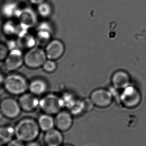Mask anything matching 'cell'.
Instances as JSON below:
<instances>
[{"instance_id": "obj_12", "label": "cell", "mask_w": 146, "mask_h": 146, "mask_svg": "<svg viewBox=\"0 0 146 146\" xmlns=\"http://www.w3.org/2000/svg\"><path fill=\"white\" fill-rule=\"evenodd\" d=\"M16 18L23 29L28 30L36 22V16L34 11L30 9H20Z\"/></svg>"}, {"instance_id": "obj_27", "label": "cell", "mask_w": 146, "mask_h": 146, "mask_svg": "<svg viewBox=\"0 0 146 146\" xmlns=\"http://www.w3.org/2000/svg\"><path fill=\"white\" fill-rule=\"evenodd\" d=\"M29 1H30V2L32 4L38 5L39 4H41L42 3L45 2L46 0H29Z\"/></svg>"}, {"instance_id": "obj_7", "label": "cell", "mask_w": 146, "mask_h": 146, "mask_svg": "<svg viewBox=\"0 0 146 146\" xmlns=\"http://www.w3.org/2000/svg\"><path fill=\"white\" fill-rule=\"evenodd\" d=\"M3 62L6 71H16L24 64V55L20 48H16L10 50Z\"/></svg>"}, {"instance_id": "obj_31", "label": "cell", "mask_w": 146, "mask_h": 146, "mask_svg": "<svg viewBox=\"0 0 146 146\" xmlns=\"http://www.w3.org/2000/svg\"><path fill=\"white\" fill-rule=\"evenodd\" d=\"M1 101H2V100H1V99L0 98V105H1Z\"/></svg>"}, {"instance_id": "obj_14", "label": "cell", "mask_w": 146, "mask_h": 146, "mask_svg": "<svg viewBox=\"0 0 146 146\" xmlns=\"http://www.w3.org/2000/svg\"><path fill=\"white\" fill-rule=\"evenodd\" d=\"M21 27L19 22L13 19L6 20L2 25V31L4 35L9 37H18L21 32L25 31Z\"/></svg>"}, {"instance_id": "obj_22", "label": "cell", "mask_w": 146, "mask_h": 146, "mask_svg": "<svg viewBox=\"0 0 146 146\" xmlns=\"http://www.w3.org/2000/svg\"><path fill=\"white\" fill-rule=\"evenodd\" d=\"M38 14L43 18H48L52 13V8L48 3L43 2L38 5Z\"/></svg>"}, {"instance_id": "obj_32", "label": "cell", "mask_w": 146, "mask_h": 146, "mask_svg": "<svg viewBox=\"0 0 146 146\" xmlns=\"http://www.w3.org/2000/svg\"><path fill=\"white\" fill-rule=\"evenodd\" d=\"M0 146H2V145H0Z\"/></svg>"}, {"instance_id": "obj_10", "label": "cell", "mask_w": 146, "mask_h": 146, "mask_svg": "<svg viewBox=\"0 0 146 146\" xmlns=\"http://www.w3.org/2000/svg\"><path fill=\"white\" fill-rule=\"evenodd\" d=\"M72 115L67 111L61 110L54 118L55 127L61 132L69 130L73 125Z\"/></svg>"}, {"instance_id": "obj_3", "label": "cell", "mask_w": 146, "mask_h": 146, "mask_svg": "<svg viewBox=\"0 0 146 146\" xmlns=\"http://www.w3.org/2000/svg\"><path fill=\"white\" fill-rule=\"evenodd\" d=\"M46 60L44 49L40 47L32 48L24 55V64L31 69L42 67Z\"/></svg>"}, {"instance_id": "obj_30", "label": "cell", "mask_w": 146, "mask_h": 146, "mask_svg": "<svg viewBox=\"0 0 146 146\" xmlns=\"http://www.w3.org/2000/svg\"><path fill=\"white\" fill-rule=\"evenodd\" d=\"M35 146V145H29V146Z\"/></svg>"}, {"instance_id": "obj_21", "label": "cell", "mask_w": 146, "mask_h": 146, "mask_svg": "<svg viewBox=\"0 0 146 146\" xmlns=\"http://www.w3.org/2000/svg\"><path fill=\"white\" fill-rule=\"evenodd\" d=\"M20 9L17 4L12 2H9L2 6V14L7 19L16 18Z\"/></svg>"}, {"instance_id": "obj_9", "label": "cell", "mask_w": 146, "mask_h": 146, "mask_svg": "<svg viewBox=\"0 0 146 146\" xmlns=\"http://www.w3.org/2000/svg\"><path fill=\"white\" fill-rule=\"evenodd\" d=\"M44 51L48 59L55 61L63 55L65 51V47L61 41L54 39L50 41L46 45Z\"/></svg>"}, {"instance_id": "obj_4", "label": "cell", "mask_w": 146, "mask_h": 146, "mask_svg": "<svg viewBox=\"0 0 146 146\" xmlns=\"http://www.w3.org/2000/svg\"><path fill=\"white\" fill-rule=\"evenodd\" d=\"M64 107L60 97L57 95L49 94L44 96L40 100L39 107L44 114L56 115Z\"/></svg>"}, {"instance_id": "obj_33", "label": "cell", "mask_w": 146, "mask_h": 146, "mask_svg": "<svg viewBox=\"0 0 146 146\" xmlns=\"http://www.w3.org/2000/svg\"><path fill=\"white\" fill-rule=\"evenodd\" d=\"M21 1H22V0H21Z\"/></svg>"}, {"instance_id": "obj_17", "label": "cell", "mask_w": 146, "mask_h": 146, "mask_svg": "<svg viewBox=\"0 0 146 146\" xmlns=\"http://www.w3.org/2000/svg\"><path fill=\"white\" fill-rule=\"evenodd\" d=\"M48 89V84L42 79H34L29 83L28 90L30 93L37 97L44 95Z\"/></svg>"}, {"instance_id": "obj_13", "label": "cell", "mask_w": 146, "mask_h": 146, "mask_svg": "<svg viewBox=\"0 0 146 146\" xmlns=\"http://www.w3.org/2000/svg\"><path fill=\"white\" fill-rule=\"evenodd\" d=\"M63 140L62 132L56 128L46 132L43 138L45 146H61L63 144Z\"/></svg>"}, {"instance_id": "obj_24", "label": "cell", "mask_w": 146, "mask_h": 146, "mask_svg": "<svg viewBox=\"0 0 146 146\" xmlns=\"http://www.w3.org/2000/svg\"><path fill=\"white\" fill-rule=\"evenodd\" d=\"M10 49L8 46L0 43V62H4L9 54Z\"/></svg>"}, {"instance_id": "obj_19", "label": "cell", "mask_w": 146, "mask_h": 146, "mask_svg": "<svg viewBox=\"0 0 146 146\" xmlns=\"http://www.w3.org/2000/svg\"><path fill=\"white\" fill-rule=\"evenodd\" d=\"M15 136V127L10 125L0 127V145L5 146Z\"/></svg>"}, {"instance_id": "obj_26", "label": "cell", "mask_w": 146, "mask_h": 146, "mask_svg": "<svg viewBox=\"0 0 146 146\" xmlns=\"http://www.w3.org/2000/svg\"><path fill=\"white\" fill-rule=\"evenodd\" d=\"M5 146H25V143L18 139H13L10 142L8 143Z\"/></svg>"}, {"instance_id": "obj_25", "label": "cell", "mask_w": 146, "mask_h": 146, "mask_svg": "<svg viewBox=\"0 0 146 146\" xmlns=\"http://www.w3.org/2000/svg\"><path fill=\"white\" fill-rule=\"evenodd\" d=\"M82 102H83L84 111L85 112H87L91 111L93 108V106H94L90 98L83 100Z\"/></svg>"}, {"instance_id": "obj_28", "label": "cell", "mask_w": 146, "mask_h": 146, "mask_svg": "<svg viewBox=\"0 0 146 146\" xmlns=\"http://www.w3.org/2000/svg\"><path fill=\"white\" fill-rule=\"evenodd\" d=\"M5 77L4 76L3 74H0V86L3 84Z\"/></svg>"}, {"instance_id": "obj_8", "label": "cell", "mask_w": 146, "mask_h": 146, "mask_svg": "<svg viewBox=\"0 0 146 146\" xmlns=\"http://www.w3.org/2000/svg\"><path fill=\"white\" fill-rule=\"evenodd\" d=\"M89 98L94 106L99 108L108 107L113 102V95L111 91L102 88L93 91Z\"/></svg>"}, {"instance_id": "obj_16", "label": "cell", "mask_w": 146, "mask_h": 146, "mask_svg": "<svg viewBox=\"0 0 146 146\" xmlns=\"http://www.w3.org/2000/svg\"><path fill=\"white\" fill-rule=\"evenodd\" d=\"M51 28L49 24L46 22H43L40 24L38 28V32L36 35V44L40 45H46L50 42L51 37Z\"/></svg>"}, {"instance_id": "obj_1", "label": "cell", "mask_w": 146, "mask_h": 146, "mask_svg": "<svg viewBox=\"0 0 146 146\" xmlns=\"http://www.w3.org/2000/svg\"><path fill=\"white\" fill-rule=\"evenodd\" d=\"M16 138L24 143H30L38 138L40 133L37 121L30 118L22 119L15 127Z\"/></svg>"}, {"instance_id": "obj_15", "label": "cell", "mask_w": 146, "mask_h": 146, "mask_svg": "<svg viewBox=\"0 0 146 146\" xmlns=\"http://www.w3.org/2000/svg\"><path fill=\"white\" fill-rule=\"evenodd\" d=\"M111 81L114 88L124 90L130 86V77L126 72L118 71L113 75Z\"/></svg>"}, {"instance_id": "obj_6", "label": "cell", "mask_w": 146, "mask_h": 146, "mask_svg": "<svg viewBox=\"0 0 146 146\" xmlns=\"http://www.w3.org/2000/svg\"><path fill=\"white\" fill-rule=\"evenodd\" d=\"M19 102L16 99L8 97L3 99L0 105V112L6 118L13 120L18 118L22 112Z\"/></svg>"}, {"instance_id": "obj_5", "label": "cell", "mask_w": 146, "mask_h": 146, "mask_svg": "<svg viewBox=\"0 0 146 146\" xmlns=\"http://www.w3.org/2000/svg\"><path fill=\"white\" fill-rule=\"evenodd\" d=\"M141 100L140 92L132 86H129L123 90V92L121 94V102L124 107L129 109L138 107L141 103Z\"/></svg>"}, {"instance_id": "obj_29", "label": "cell", "mask_w": 146, "mask_h": 146, "mask_svg": "<svg viewBox=\"0 0 146 146\" xmlns=\"http://www.w3.org/2000/svg\"><path fill=\"white\" fill-rule=\"evenodd\" d=\"M61 146H73L72 145H71L69 144H65V145H62Z\"/></svg>"}, {"instance_id": "obj_11", "label": "cell", "mask_w": 146, "mask_h": 146, "mask_svg": "<svg viewBox=\"0 0 146 146\" xmlns=\"http://www.w3.org/2000/svg\"><path fill=\"white\" fill-rule=\"evenodd\" d=\"M18 102L22 110L25 112H32L39 107L40 100L38 97L30 92L21 95Z\"/></svg>"}, {"instance_id": "obj_18", "label": "cell", "mask_w": 146, "mask_h": 146, "mask_svg": "<svg viewBox=\"0 0 146 146\" xmlns=\"http://www.w3.org/2000/svg\"><path fill=\"white\" fill-rule=\"evenodd\" d=\"M27 31L28 30H25L23 31L17 37L18 39L16 42L19 48L30 49L36 46V38L28 34Z\"/></svg>"}, {"instance_id": "obj_23", "label": "cell", "mask_w": 146, "mask_h": 146, "mask_svg": "<svg viewBox=\"0 0 146 146\" xmlns=\"http://www.w3.org/2000/svg\"><path fill=\"white\" fill-rule=\"evenodd\" d=\"M42 67L44 71L46 73H53L57 69V65L55 61L47 59L43 65L42 66Z\"/></svg>"}, {"instance_id": "obj_2", "label": "cell", "mask_w": 146, "mask_h": 146, "mask_svg": "<svg viewBox=\"0 0 146 146\" xmlns=\"http://www.w3.org/2000/svg\"><path fill=\"white\" fill-rule=\"evenodd\" d=\"M4 88L7 93L13 96H21L26 93L29 88V83L23 75L11 73L5 77Z\"/></svg>"}, {"instance_id": "obj_20", "label": "cell", "mask_w": 146, "mask_h": 146, "mask_svg": "<svg viewBox=\"0 0 146 146\" xmlns=\"http://www.w3.org/2000/svg\"><path fill=\"white\" fill-rule=\"evenodd\" d=\"M37 122L40 131L44 132L50 130L55 127L54 118L50 115L44 113L38 117Z\"/></svg>"}]
</instances>
